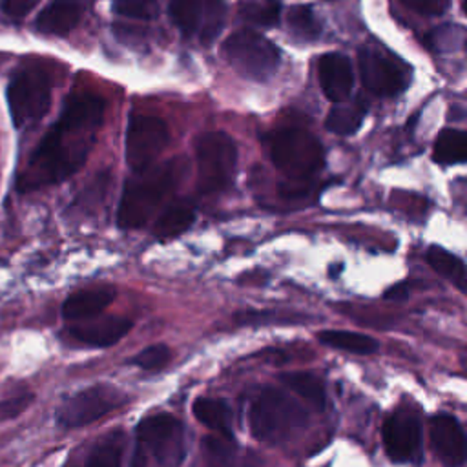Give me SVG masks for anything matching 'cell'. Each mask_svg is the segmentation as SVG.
<instances>
[{
  "instance_id": "cell-9",
  "label": "cell",
  "mask_w": 467,
  "mask_h": 467,
  "mask_svg": "<svg viewBox=\"0 0 467 467\" xmlns=\"http://www.w3.org/2000/svg\"><path fill=\"white\" fill-rule=\"evenodd\" d=\"M124 403L126 396L120 389L108 383L93 385L64 400L62 405L57 409V421L66 429L84 427Z\"/></svg>"
},
{
  "instance_id": "cell-33",
  "label": "cell",
  "mask_w": 467,
  "mask_h": 467,
  "mask_svg": "<svg viewBox=\"0 0 467 467\" xmlns=\"http://www.w3.org/2000/svg\"><path fill=\"white\" fill-rule=\"evenodd\" d=\"M40 0H2V11L15 20H22L29 15Z\"/></svg>"
},
{
  "instance_id": "cell-23",
  "label": "cell",
  "mask_w": 467,
  "mask_h": 467,
  "mask_svg": "<svg viewBox=\"0 0 467 467\" xmlns=\"http://www.w3.org/2000/svg\"><path fill=\"white\" fill-rule=\"evenodd\" d=\"M319 341L323 345L354 352V354H372L378 350V341L367 334L361 332H350V330H323L319 332Z\"/></svg>"
},
{
  "instance_id": "cell-36",
  "label": "cell",
  "mask_w": 467,
  "mask_h": 467,
  "mask_svg": "<svg viewBox=\"0 0 467 467\" xmlns=\"http://www.w3.org/2000/svg\"><path fill=\"white\" fill-rule=\"evenodd\" d=\"M462 7H463V13L467 15V0H462Z\"/></svg>"
},
{
  "instance_id": "cell-7",
  "label": "cell",
  "mask_w": 467,
  "mask_h": 467,
  "mask_svg": "<svg viewBox=\"0 0 467 467\" xmlns=\"http://www.w3.org/2000/svg\"><path fill=\"white\" fill-rule=\"evenodd\" d=\"M197 188L215 193L230 186L237 166V146L224 131H206L195 140Z\"/></svg>"
},
{
  "instance_id": "cell-13",
  "label": "cell",
  "mask_w": 467,
  "mask_h": 467,
  "mask_svg": "<svg viewBox=\"0 0 467 467\" xmlns=\"http://www.w3.org/2000/svg\"><path fill=\"white\" fill-rule=\"evenodd\" d=\"M383 445L392 462L405 463L420 456L421 427L410 410H396L383 423Z\"/></svg>"
},
{
  "instance_id": "cell-20",
  "label": "cell",
  "mask_w": 467,
  "mask_h": 467,
  "mask_svg": "<svg viewBox=\"0 0 467 467\" xmlns=\"http://www.w3.org/2000/svg\"><path fill=\"white\" fill-rule=\"evenodd\" d=\"M124 454V434L113 431L100 438L88 452L82 465L77 467H122Z\"/></svg>"
},
{
  "instance_id": "cell-17",
  "label": "cell",
  "mask_w": 467,
  "mask_h": 467,
  "mask_svg": "<svg viewBox=\"0 0 467 467\" xmlns=\"http://www.w3.org/2000/svg\"><path fill=\"white\" fill-rule=\"evenodd\" d=\"M117 292L113 286H99V288H84L78 292H73L67 296V299L62 305V316L69 321H82L99 316L102 310H106Z\"/></svg>"
},
{
  "instance_id": "cell-29",
  "label": "cell",
  "mask_w": 467,
  "mask_h": 467,
  "mask_svg": "<svg viewBox=\"0 0 467 467\" xmlns=\"http://www.w3.org/2000/svg\"><path fill=\"white\" fill-rule=\"evenodd\" d=\"M113 11L128 18L153 20L159 15V4L157 0H115Z\"/></svg>"
},
{
  "instance_id": "cell-5",
  "label": "cell",
  "mask_w": 467,
  "mask_h": 467,
  "mask_svg": "<svg viewBox=\"0 0 467 467\" xmlns=\"http://www.w3.org/2000/svg\"><path fill=\"white\" fill-rule=\"evenodd\" d=\"M252 434L268 443L285 440L305 423V410L277 389H263L248 414Z\"/></svg>"
},
{
  "instance_id": "cell-32",
  "label": "cell",
  "mask_w": 467,
  "mask_h": 467,
  "mask_svg": "<svg viewBox=\"0 0 467 467\" xmlns=\"http://www.w3.org/2000/svg\"><path fill=\"white\" fill-rule=\"evenodd\" d=\"M31 400H33L31 394H22V396H15L9 400H2L0 401V421L16 418L20 412H24L31 405Z\"/></svg>"
},
{
  "instance_id": "cell-11",
  "label": "cell",
  "mask_w": 467,
  "mask_h": 467,
  "mask_svg": "<svg viewBox=\"0 0 467 467\" xmlns=\"http://www.w3.org/2000/svg\"><path fill=\"white\" fill-rule=\"evenodd\" d=\"M170 18L186 36L212 44L226 20L224 0H170Z\"/></svg>"
},
{
  "instance_id": "cell-1",
  "label": "cell",
  "mask_w": 467,
  "mask_h": 467,
  "mask_svg": "<svg viewBox=\"0 0 467 467\" xmlns=\"http://www.w3.org/2000/svg\"><path fill=\"white\" fill-rule=\"evenodd\" d=\"M95 131L58 119L29 155L26 168L18 175L16 188L33 192L66 181L86 162Z\"/></svg>"
},
{
  "instance_id": "cell-30",
  "label": "cell",
  "mask_w": 467,
  "mask_h": 467,
  "mask_svg": "<svg viewBox=\"0 0 467 467\" xmlns=\"http://www.w3.org/2000/svg\"><path fill=\"white\" fill-rule=\"evenodd\" d=\"M170 348L162 343H155L133 356L131 363L142 370H161L170 361Z\"/></svg>"
},
{
  "instance_id": "cell-26",
  "label": "cell",
  "mask_w": 467,
  "mask_h": 467,
  "mask_svg": "<svg viewBox=\"0 0 467 467\" xmlns=\"http://www.w3.org/2000/svg\"><path fill=\"white\" fill-rule=\"evenodd\" d=\"M281 381L294 390L297 396L306 400L308 403L321 409L325 405V389L323 383L308 372H285L281 374Z\"/></svg>"
},
{
  "instance_id": "cell-31",
  "label": "cell",
  "mask_w": 467,
  "mask_h": 467,
  "mask_svg": "<svg viewBox=\"0 0 467 467\" xmlns=\"http://www.w3.org/2000/svg\"><path fill=\"white\" fill-rule=\"evenodd\" d=\"M410 11L427 16H440L451 7V0H400Z\"/></svg>"
},
{
  "instance_id": "cell-22",
  "label": "cell",
  "mask_w": 467,
  "mask_h": 467,
  "mask_svg": "<svg viewBox=\"0 0 467 467\" xmlns=\"http://www.w3.org/2000/svg\"><path fill=\"white\" fill-rule=\"evenodd\" d=\"M432 155L440 164L467 162V131L441 130L436 137Z\"/></svg>"
},
{
  "instance_id": "cell-28",
  "label": "cell",
  "mask_w": 467,
  "mask_h": 467,
  "mask_svg": "<svg viewBox=\"0 0 467 467\" xmlns=\"http://www.w3.org/2000/svg\"><path fill=\"white\" fill-rule=\"evenodd\" d=\"M239 13L244 20L255 26L270 27L279 22L281 4L279 0H246L241 4Z\"/></svg>"
},
{
  "instance_id": "cell-24",
  "label": "cell",
  "mask_w": 467,
  "mask_h": 467,
  "mask_svg": "<svg viewBox=\"0 0 467 467\" xmlns=\"http://www.w3.org/2000/svg\"><path fill=\"white\" fill-rule=\"evenodd\" d=\"M365 117V106L359 102L354 104H343L337 102L327 115L325 126L328 131L336 135H352L359 130Z\"/></svg>"
},
{
  "instance_id": "cell-16",
  "label": "cell",
  "mask_w": 467,
  "mask_h": 467,
  "mask_svg": "<svg viewBox=\"0 0 467 467\" xmlns=\"http://www.w3.org/2000/svg\"><path fill=\"white\" fill-rule=\"evenodd\" d=\"M133 323L124 316H95L89 319L75 321L69 328L71 336L89 347H111L119 343L130 330Z\"/></svg>"
},
{
  "instance_id": "cell-3",
  "label": "cell",
  "mask_w": 467,
  "mask_h": 467,
  "mask_svg": "<svg viewBox=\"0 0 467 467\" xmlns=\"http://www.w3.org/2000/svg\"><path fill=\"white\" fill-rule=\"evenodd\" d=\"M268 153L274 166L294 182L316 175L325 161L321 142L297 126L272 131L268 135Z\"/></svg>"
},
{
  "instance_id": "cell-2",
  "label": "cell",
  "mask_w": 467,
  "mask_h": 467,
  "mask_svg": "<svg viewBox=\"0 0 467 467\" xmlns=\"http://www.w3.org/2000/svg\"><path fill=\"white\" fill-rule=\"evenodd\" d=\"M186 159L175 157L139 171L124 184L117 208V224L122 230L144 226L161 202L179 186L186 173Z\"/></svg>"
},
{
  "instance_id": "cell-12",
  "label": "cell",
  "mask_w": 467,
  "mask_h": 467,
  "mask_svg": "<svg viewBox=\"0 0 467 467\" xmlns=\"http://www.w3.org/2000/svg\"><path fill=\"white\" fill-rule=\"evenodd\" d=\"M358 69L361 84L376 97H396L409 82L398 62L368 46L358 51Z\"/></svg>"
},
{
  "instance_id": "cell-34",
  "label": "cell",
  "mask_w": 467,
  "mask_h": 467,
  "mask_svg": "<svg viewBox=\"0 0 467 467\" xmlns=\"http://www.w3.org/2000/svg\"><path fill=\"white\" fill-rule=\"evenodd\" d=\"M407 296H409V290H407V285H403V283H398L385 292V297L390 301H403V299H407Z\"/></svg>"
},
{
  "instance_id": "cell-14",
  "label": "cell",
  "mask_w": 467,
  "mask_h": 467,
  "mask_svg": "<svg viewBox=\"0 0 467 467\" xmlns=\"http://www.w3.org/2000/svg\"><path fill=\"white\" fill-rule=\"evenodd\" d=\"M431 443L445 467H462L467 460V436L451 414H436L431 420Z\"/></svg>"
},
{
  "instance_id": "cell-27",
  "label": "cell",
  "mask_w": 467,
  "mask_h": 467,
  "mask_svg": "<svg viewBox=\"0 0 467 467\" xmlns=\"http://www.w3.org/2000/svg\"><path fill=\"white\" fill-rule=\"evenodd\" d=\"M286 26L297 40H314L321 33V24L310 5H292L286 11Z\"/></svg>"
},
{
  "instance_id": "cell-18",
  "label": "cell",
  "mask_w": 467,
  "mask_h": 467,
  "mask_svg": "<svg viewBox=\"0 0 467 467\" xmlns=\"http://www.w3.org/2000/svg\"><path fill=\"white\" fill-rule=\"evenodd\" d=\"M82 5L78 0H51L36 16L35 26L40 33L66 36L80 22Z\"/></svg>"
},
{
  "instance_id": "cell-10",
  "label": "cell",
  "mask_w": 467,
  "mask_h": 467,
  "mask_svg": "<svg viewBox=\"0 0 467 467\" xmlns=\"http://www.w3.org/2000/svg\"><path fill=\"white\" fill-rule=\"evenodd\" d=\"M170 140L168 126L162 119L144 113H135L126 128V162L139 173L153 166Z\"/></svg>"
},
{
  "instance_id": "cell-35",
  "label": "cell",
  "mask_w": 467,
  "mask_h": 467,
  "mask_svg": "<svg viewBox=\"0 0 467 467\" xmlns=\"http://www.w3.org/2000/svg\"><path fill=\"white\" fill-rule=\"evenodd\" d=\"M462 363H463V368L467 370V354H463V358H462Z\"/></svg>"
},
{
  "instance_id": "cell-8",
  "label": "cell",
  "mask_w": 467,
  "mask_h": 467,
  "mask_svg": "<svg viewBox=\"0 0 467 467\" xmlns=\"http://www.w3.org/2000/svg\"><path fill=\"white\" fill-rule=\"evenodd\" d=\"M137 443L162 467H179L186 456L184 427L171 414H153L137 425Z\"/></svg>"
},
{
  "instance_id": "cell-19",
  "label": "cell",
  "mask_w": 467,
  "mask_h": 467,
  "mask_svg": "<svg viewBox=\"0 0 467 467\" xmlns=\"http://www.w3.org/2000/svg\"><path fill=\"white\" fill-rule=\"evenodd\" d=\"M195 221V206L190 201L171 202L155 221L153 235L157 239H171L186 232Z\"/></svg>"
},
{
  "instance_id": "cell-6",
  "label": "cell",
  "mask_w": 467,
  "mask_h": 467,
  "mask_svg": "<svg viewBox=\"0 0 467 467\" xmlns=\"http://www.w3.org/2000/svg\"><path fill=\"white\" fill-rule=\"evenodd\" d=\"M11 120L16 128L38 122L51 104V77L38 66H27L13 75L5 89Z\"/></svg>"
},
{
  "instance_id": "cell-21",
  "label": "cell",
  "mask_w": 467,
  "mask_h": 467,
  "mask_svg": "<svg viewBox=\"0 0 467 467\" xmlns=\"http://www.w3.org/2000/svg\"><path fill=\"white\" fill-rule=\"evenodd\" d=\"M427 261L440 275H443L458 290L467 294V265L460 257L441 246H431L427 250Z\"/></svg>"
},
{
  "instance_id": "cell-25",
  "label": "cell",
  "mask_w": 467,
  "mask_h": 467,
  "mask_svg": "<svg viewBox=\"0 0 467 467\" xmlns=\"http://www.w3.org/2000/svg\"><path fill=\"white\" fill-rule=\"evenodd\" d=\"M193 414L195 418L212 431L228 432L232 423V412L228 405L221 400L213 398H199L193 403Z\"/></svg>"
},
{
  "instance_id": "cell-15",
  "label": "cell",
  "mask_w": 467,
  "mask_h": 467,
  "mask_svg": "<svg viewBox=\"0 0 467 467\" xmlns=\"http://www.w3.org/2000/svg\"><path fill=\"white\" fill-rule=\"evenodd\" d=\"M317 77L323 95L330 102H343L354 86V71L350 60L337 51L325 53L317 60Z\"/></svg>"
},
{
  "instance_id": "cell-4",
  "label": "cell",
  "mask_w": 467,
  "mask_h": 467,
  "mask_svg": "<svg viewBox=\"0 0 467 467\" xmlns=\"http://www.w3.org/2000/svg\"><path fill=\"white\" fill-rule=\"evenodd\" d=\"M221 53L237 75L254 82L268 80L281 62L275 44L252 29L232 33L223 42Z\"/></svg>"
}]
</instances>
